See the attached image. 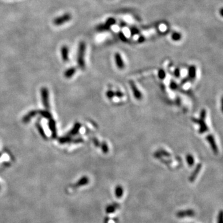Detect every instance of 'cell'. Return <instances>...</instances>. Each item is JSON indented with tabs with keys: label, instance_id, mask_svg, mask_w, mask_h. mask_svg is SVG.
<instances>
[{
	"label": "cell",
	"instance_id": "1",
	"mask_svg": "<svg viewBox=\"0 0 223 223\" xmlns=\"http://www.w3.org/2000/svg\"><path fill=\"white\" fill-rule=\"evenodd\" d=\"M86 43L84 42H81L79 44L78 47V57H77V62L78 66L82 70L85 68V61H84V57H85V52H86Z\"/></svg>",
	"mask_w": 223,
	"mask_h": 223
},
{
	"label": "cell",
	"instance_id": "2",
	"mask_svg": "<svg viewBox=\"0 0 223 223\" xmlns=\"http://www.w3.org/2000/svg\"><path fill=\"white\" fill-rule=\"evenodd\" d=\"M72 18L71 14L70 13H65L64 14L63 16L58 17L57 18H55L53 20V24L57 26H62V24L70 21Z\"/></svg>",
	"mask_w": 223,
	"mask_h": 223
},
{
	"label": "cell",
	"instance_id": "3",
	"mask_svg": "<svg viewBox=\"0 0 223 223\" xmlns=\"http://www.w3.org/2000/svg\"><path fill=\"white\" fill-rule=\"evenodd\" d=\"M205 117H206V110H202L201 112V116H200V120H197V121L194 120L195 122H197L200 124V129L199 131L200 133H205L208 130V128L205 122Z\"/></svg>",
	"mask_w": 223,
	"mask_h": 223
},
{
	"label": "cell",
	"instance_id": "4",
	"mask_svg": "<svg viewBox=\"0 0 223 223\" xmlns=\"http://www.w3.org/2000/svg\"><path fill=\"white\" fill-rule=\"evenodd\" d=\"M41 94H42V99L43 106L49 109L50 105H49V94L48 89L46 87H43L41 89Z\"/></svg>",
	"mask_w": 223,
	"mask_h": 223
},
{
	"label": "cell",
	"instance_id": "5",
	"mask_svg": "<svg viewBox=\"0 0 223 223\" xmlns=\"http://www.w3.org/2000/svg\"><path fill=\"white\" fill-rule=\"evenodd\" d=\"M115 60L116 63L117 65V67L118 68L122 70L125 67V63L124 62V60L122 59V57L121 55L119 53H116L115 55Z\"/></svg>",
	"mask_w": 223,
	"mask_h": 223
},
{
	"label": "cell",
	"instance_id": "6",
	"mask_svg": "<svg viewBox=\"0 0 223 223\" xmlns=\"http://www.w3.org/2000/svg\"><path fill=\"white\" fill-rule=\"evenodd\" d=\"M195 214V211L192 209H187V210H182L180 211L177 212V216L178 217L182 218L184 217L187 216H193Z\"/></svg>",
	"mask_w": 223,
	"mask_h": 223
},
{
	"label": "cell",
	"instance_id": "7",
	"mask_svg": "<svg viewBox=\"0 0 223 223\" xmlns=\"http://www.w3.org/2000/svg\"><path fill=\"white\" fill-rule=\"evenodd\" d=\"M130 83H131L130 86H131V87H132V91H133V92L134 96L135 97V98H136V99L140 100V99L142 98V97H143L141 92L138 90V89L137 88V87L136 86V85H135V84L134 83L130 82Z\"/></svg>",
	"mask_w": 223,
	"mask_h": 223
},
{
	"label": "cell",
	"instance_id": "8",
	"mask_svg": "<svg viewBox=\"0 0 223 223\" xmlns=\"http://www.w3.org/2000/svg\"><path fill=\"white\" fill-rule=\"evenodd\" d=\"M61 53H62V57L63 61L65 62H67L69 60V50L67 46H63L61 48Z\"/></svg>",
	"mask_w": 223,
	"mask_h": 223
},
{
	"label": "cell",
	"instance_id": "9",
	"mask_svg": "<svg viewBox=\"0 0 223 223\" xmlns=\"http://www.w3.org/2000/svg\"><path fill=\"white\" fill-rule=\"evenodd\" d=\"M206 139L208 140V141H209V143H210V145L211 146V148L213 149V151L216 153L217 154V146L216 144V142L214 140V138L212 135H208L207 137H206Z\"/></svg>",
	"mask_w": 223,
	"mask_h": 223
},
{
	"label": "cell",
	"instance_id": "10",
	"mask_svg": "<svg viewBox=\"0 0 223 223\" xmlns=\"http://www.w3.org/2000/svg\"><path fill=\"white\" fill-rule=\"evenodd\" d=\"M201 164H198L197 165V166L196 167L194 171L193 172L192 176H191L190 177V182H193V181L195 180L196 177H197L198 174H199V172H200V170H201Z\"/></svg>",
	"mask_w": 223,
	"mask_h": 223
},
{
	"label": "cell",
	"instance_id": "11",
	"mask_svg": "<svg viewBox=\"0 0 223 223\" xmlns=\"http://www.w3.org/2000/svg\"><path fill=\"white\" fill-rule=\"evenodd\" d=\"M89 182V178L87 177H83L82 178H81V179H79L78 182L76 184L75 186L77 187H82V186H84V185H87Z\"/></svg>",
	"mask_w": 223,
	"mask_h": 223
},
{
	"label": "cell",
	"instance_id": "12",
	"mask_svg": "<svg viewBox=\"0 0 223 223\" xmlns=\"http://www.w3.org/2000/svg\"><path fill=\"white\" fill-rule=\"evenodd\" d=\"M76 68H68L65 72V76L67 78H71V76H73L74 75V74L76 73Z\"/></svg>",
	"mask_w": 223,
	"mask_h": 223
},
{
	"label": "cell",
	"instance_id": "13",
	"mask_svg": "<svg viewBox=\"0 0 223 223\" xmlns=\"http://www.w3.org/2000/svg\"><path fill=\"white\" fill-rule=\"evenodd\" d=\"M196 73H197L196 67L195 66L190 67L189 69V77L191 79H194L196 77Z\"/></svg>",
	"mask_w": 223,
	"mask_h": 223
},
{
	"label": "cell",
	"instance_id": "14",
	"mask_svg": "<svg viewBox=\"0 0 223 223\" xmlns=\"http://www.w3.org/2000/svg\"><path fill=\"white\" fill-rule=\"evenodd\" d=\"M49 128L51 130L52 132V135L53 137L57 136V131H56V126H55V122L53 120H50L49 122Z\"/></svg>",
	"mask_w": 223,
	"mask_h": 223
},
{
	"label": "cell",
	"instance_id": "15",
	"mask_svg": "<svg viewBox=\"0 0 223 223\" xmlns=\"http://www.w3.org/2000/svg\"><path fill=\"white\" fill-rule=\"evenodd\" d=\"M36 113H37V111H31L30 112H29L28 114H27L24 118H23V121L24 122H29L30 119L33 117H34L35 115H36Z\"/></svg>",
	"mask_w": 223,
	"mask_h": 223
},
{
	"label": "cell",
	"instance_id": "16",
	"mask_svg": "<svg viewBox=\"0 0 223 223\" xmlns=\"http://www.w3.org/2000/svg\"><path fill=\"white\" fill-rule=\"evenodd\" d=\"M124 193V189L122 188V187H121L120 185H118L116 187V195L118 198H120L122 197Z\"/></svg>",
	"mask_w": 223,
	"mask_h": 223
},
{
	"label": "cell",
	"instance_id": "17",
	"mask_svg": "<svg viewBox=\"0 0 223 223\" xmlns=\"http://www.w3.org/2000/svg\"><path fill=\"white\" fill-rule=\"evenodd\" d=\"M119 207V205H117V204H115V205H109L106 208V212L109 214V213H113L116 211V208Z\"/></svg>",
	"mask_w": 223,
	"mask_h": 223
},
{
	"label": "cell",
	"instance_id": "18",
	"mask_svg": "<svg viewBox=\"0 0 223 223\" xmlns=\"http://www.w3.org/2000/svg\"><path fill=\"white\" fill-rule=\"evenodd\" d=\"M110 29V27H108L107 26H106L105 24H100L98 26H97L96 27V30L98 32H104V31H107Z\"/></svg>",
	"mask_w": 223,
	"mask_h": 223
},
{
	"label": "cell",
	"instance_id": "19",
	"mask_svg": "<svg viewBox=\"0 0 223 223\" xmlns=\"http://www.w3.org/2000/svg\"><path fill=\"white\" fill-rule=\"evenodd\" d=\"M186 160H187L188 165H189L190 166H192L194 164L195 160H194V157H193L192 155L188 154L186 157Z\"/></svg>",
	"mask_w": 223,
	"mask_h": 223
},
{
	"label": "cell",
	"instance_id": "20",
	"mask_svg": "<svg viewBox=\"0 0 223 223\" xmlns=\"http://www.w3.org/2000/svg\"><path fill=\"white\" fill-rule=\"evenodd\" d=\"M182 35L179 32H174L172 35V39L174 41H179L181 39Z\"/></svg>",
	"mask_w": 223,
	"mask_h": 223
},
{
	"label": "cell",
	"instance_id": "21",
	"mask_svg": "<svg viewBox=\"0 0 223 223\" xmlns=\"http://www.w3.org/2000/svg\"><path fill=\"white\" fill-rule=\"evenodd\" d=\"M116 20L114 18H108L106 22H105V25L107 26L108 27H110L112 26H113L114 24H116Z\"/></svg>",
	"mask_w": 223,
	"mask_h": 223
},
{
	"label": "cell",
	"instance_id": "22",
	"mask_svg": "<svg viewBox=\"0 0 223 223\" xmlns=\"http://www.w3.org/2000/svg\"><path fill=\"white\" fill-rule=\"evenodd\" d=\"M158 76L160 79H164L165 77V73L164 70H160L158 72Z\"/></svg>",
	"mask_w": 223,
	"mask_h": 223
},
{
	"label": "cell",
	"instance_id": "23",
	"mask_svg": "<svg viewBox=\"0 0 223 223\" xmlns=\"http://www.w3.org/2000/svg\"><path fill=\"white\" fill-rule=\"evenodd\" d=\"M102 151L105 153L107 152L108 151V146L106 144V143H103L102 144Z\"/></svg>",
	"mask_w": 223,
	"mask_h": 223
},
{
	"label": "cell",
	"instance_id": "24",
	"mask_svg": "<svg viewBox=\"0 0 223 223\" xmlns=\"http://www.w3.org/2000/svg\"><path fill=\"white\" fill-rule=\"evenodd\" d=\"M119 37H120V39L122 40V41H124V42H126L127 40V37H125V35L122 32H119Z\"/></svg>",
	"mask_w": 223,
	"mask_h": 223
},
{
	"label": "cell",
	"instance_id": "25",
	"mask_svg": "<svg viewBox=\"0 0 223 223\" xmlns=\"http://www.w3.org/2000/svg\"><path fill=\"white\" fill-rule=\"evenodd\" d=\"M107 97L108 98V99H111L112 97L114 95H115V94H114V92H113V91H108L107 92Z\"/></svg>",
	"mask_w": 223,
	"mask_h": 223
},
{
	"label": "cell",
	"instance_id": "26",
	"mask_svg": "<svg viewBox=\"0 0 223 223\" xmlns=\"http://www.w3.org/2000/svg\"><path fill=\"white\" fill-rule=\"evenodd\" d=\"M217 223H222V211H221L217 217Z\"/></svg>",
	"mask_w": 223,
	"mask_h": 223
},
{
	"label": "cell",
	"instance_id": "27",
	"mask_svg": "<svg viewBox=\"0 0 223 223\" xmlns=\"http://www.w3.org/2000/svg\"><path fill=\"white\" fill-rule=\"evenodd\" d=\"M138 32V29H136V27H132V28L131 29V34H132V35L136 34Z\"/></svg>",
	"mask_w": 223,
	"mask_h": 223
},
{
	"label": "cell",
	"instance_id": "28",
	"mask_svg": "<svg viewBox=\"0 0 223 223\" xmlns=\"http://www.w3.org/2000/svg\"><path fill=\"white\" fill-rule=\"evenodd\" d=\"M37 128H38V130L39 131V132H40V133L42 135V136H43V137H45V134H44V132H43V129H42V128L41 127V126L40 125H37Z\"/></svg>",
	"mask_w": 223,
	"mask_h": 223
},
{
	"label": "cell",
	"instance_id": "29",
	"mask_svg": "<svg viewBox=\"0 0 223 223\" xmlns=\"http://www.w3.org/2000/svg\"><path fill=\"white\" fill-rule=\"evenodd\" d=\"M174 73H175V75H176V77L178 78V77L180 76V70H179V69H176L175 70Z\"/></svg>",
	"mask_w": 223,
	"mask_h": 223
},
{
	"label": "cell",
	"instance_id": "30",
	"mask_svg": "<svg viewBox=\"0 0 223 223\" xmlns=\"http://www.w3.org/2000/svg\"><path fill=\"white\" fill-rule=\"evenodd\" d=\"M116 95L117 97H120L123 96V94L121 93L120 92H119V91H117V92L116 93Z\"/></svg>",
	"mask_w": 223,
	"mask_h": 223
},
{
	"label": "cell",
	"instance_id": "31",
	"mask_svg": "<svg viewBox=\"0 0 223 223\" xmlns=\"http://www.w3.org/2000/svg\"><path fill=\"white\" fill-rule=\"evenodd\" d=\"M144 38L143 37H141L140 39H139V42H143L144 40Z\"/></svg>",
	"mask_w": 223,
	"mask_h": 223
},
{
	"label": "cell",
	"instance_id": "32",
	"mask_svg": "<svg viewBox=\"0 0 223 223\" xmlns=\"http://www.w3.org/2000/svg\"><path fill=\"white\" fill-rule=\"evenodd\" d=\"M222 11H223V10H222V9H221V11H220V13H221V15L222 16V15H223V14H222Z\"/></svg>",
	"mask_w": 223,
	"mask_h": 223
}]
</instances>
